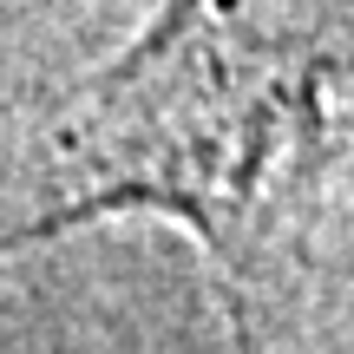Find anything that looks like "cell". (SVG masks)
<instances>
[{
	"instance_id": "obj_1",
	"label": "cell",
	"mask_w": 354,
	"mask_h": 354,
	"mask_svg": "<svg viewBox=\"0 0 354 354\" xmlns=\"http://www.w3.org/2000/svg\"><path fill=\"white\" fill-rule=\"evenodd\" d=\"M348 0H171L158 33L66 118L59 190L73 210L151 203L223 250L342 79Z\"/></svg>"
}]
</instances>
